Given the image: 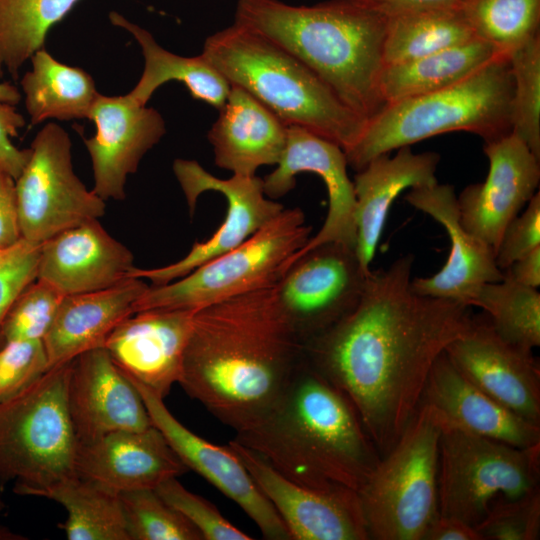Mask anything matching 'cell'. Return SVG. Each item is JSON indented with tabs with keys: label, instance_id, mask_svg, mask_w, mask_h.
I'll use <instances>...</instances> for the list:
<instances>
[{
	"label": "cell",
	"instance_id": "cell-1",
	"mask_svg": "<svg viewBox=\"0 0 540 540\" xmlns=\"http://www.w3.org/2000/svg\"><path fill=\"white\" fill-rule=\"evenodd\" d=\"M414 256L369 272L358 305L303 346L306 360L357 411L380 456L417 412L428 375L468 328V306L410 288Z\"/></svg>",
	"mask_w": 540,
	"mask_h": 540
},
{
	"label": "cell",
	"instance_id": "cell-2",
	"mask_svg": "<svg viewBox=\"0 0 540 540\" xmlns=\"http://www.w3.org/2000/svg\"><path fill=\"white\" fill-rule=\"evenodd\" d=\"M302 357L272 286L196 311L178 384L237 433L273 404Z\"/></svg>",
	"mask_w": 540,
	"mask_h": 540
},
{
	"label": "cell",
	"instance_id": "cell-3",
	"mask_svg": "<svg viewBox=\"0 0 540 540\" xmlns=\"http://www.w3.org/2000/svg\"><path fill=\"white\" fill-rule=\"evenodd\" d=\"M287 479L358 489L380 460L349 399L304 357L273 404L233 439Z\"/></svg>",
	"mask_w": 540,
	"mask_h": 540
},
{
	"label": "cell",
	"instance_id": "cell-4",
	"mask_svg": "<svg viewBox=\"0 0 540 540\" xmlns=\"http://www.w3.org/2000/svg\"><path fill=\"white\" fill-rule=\"evenodd\" d=\"M386 21L355 0H238L234 22L294 55L368 121L386 105L380 89Z\"/></svg>",
	"mask_w": 540,
	"mask_h": 540
},
{
	"label": "cell",
	"instance_id": "cell-5",
	"mask_svg": "<svg viewBox=\"0 0 540 540\" xmlns=\"http://www.w3.org/2000/svg\"><path fill=\"white\" fill-rule=\"evenodd\" d=\"M230 83L285 125L303 127L344 151L367 120L347 107L303 62L262 34L234 22L206 38L201 53Z\"/></svg>",
	"mask_w": 540,
	"mask_h": 540
},
{
	"label": "cell",
	"instance_id": "cell-6",
	"mask_svg": "<svg viewBox=\"0 0 540 540\" xmlns=\"http://www.w3.org/2000/svg\"><path fill=\"white\" fill-rule=\"evenodd\" d=\"M512 93L504 55L449 87L388 103L344 151L348 166L359 171L377 156L449 132L472 133L485 143L500 139L511 132Z\"/></svg>",
	"mask_w": 540,
	"mask_h": 540
},
{
	"label": "cell",
	"instance_id": "cell-7",
	"mask_svg": "<svg viewBox=\"0 0 540 540\" xmlns=\"http://www.w3.org/2000/svg\"><path fill=\"white\" fill-rule=\"evenodd\" d=\"M71 361L0 400V487L13 482L16 494L36 496L76 476L78 442L66 402Z\"/></svg>",
	"mask_w": 540,
	"mask_h": 540
},
{
	"label": "cell",
	"instance_id": "cell-8",
	"mask_svg": "<svg viewBox=\"0 0 540 540\" xmlns=\"http://www.w3.org/2000/svg\"><path fill=\"white\" fill-rule=\"evenodd\" d=\"M441 432L433 408L421 403L401 436L358 489L369 539L423 540L439 516Z\"/></svg>",
	"mask_w": 540,
	"mask_h": 540
},
{
	"label": "cell",
	"instance_id": "cell-9",
	"mask_svg": "<svg viewBox=\"0 0 540 540\" xmlns=\"http://www.w3.org/2000/svg\"><path fill=\"white\" fill-rule=\"evenodd\" d=\"M304 212L284 208L243 243L184 277L149 286L134 305L147 309L198 310L246 292L275 286L289 259L310 239Z\"/></svg>",
	"mask_w": 540,
	"mask_h": 540
},
{
	"label": "cell",
	"instance_id": "cell-10",
	"mask_svg": "<svg viewBox=\"0 0 540 540\" xmlns=\"http://www.w3.org/2000/svg\"><path fill=\"white\" fill-rule=\"evenodd\" d=\"M441 427L439 515L476 527L496 499H514L540 490V444L520 448L454 427Z\"/></svg>",
	"mask_w": 540,
	"mask_h": 540
},
{
	"label": "cell",
	"instance_id": "cell-11",
	"mask_svg": "<svg viewBox=\"0 0 540 540\" xmlns=\"http://www.w3.org/2000/svg\"><path fill=\"white\" fill-rule=\"evenodd\" d=\"M30 149L29 160L15 180L22 238L43 243L105 214V201L74 172L72 143L64 128L46 124Z\"/></svg>",
	"mask_w": 540,
	"mask_h": 540
},
{
	"label": "cell",
	"instance_id": "cell-12",
	"mask_svg": "<svg viewBox=\"0 0 540 540\" xmlns=\"http://www.w3.org/2000/svg\"><path fill=\"white\" fill-rule=\"evenodd\" d=\"M369 272L355 248L339 242L313 247L288 266L275 293L303 346L354 310Z\"/></svg>",
	"mask_w": 540,
	"mask_h": 540
},
{
	"label": "cell",
	"instance_id": "cell-13",
	"mask_svg": "<svg viewBox=\"0 0 540 540\" xmlns=\"http://www.w3.org/2000/svg\"><path fill=\"white\" fill-rule=\"evenodd\" d=\"M174 175L184 193L190 215L198 197L207 191L221 193L227 201L224 222L206 241L195 242L180 260L154 269L135 267L129 277L148 279L160 286L184 277L204 263L243 243L261 227L275 218L285 207L266 196L263 179L256 175L233 174L220 179L206 171L197 161L176 159Z\"/></svg>",
	"mask_w": 540,
	"mask_h": 540
},
{
	"label": "cell",
	"instance_id": "cell-14",
	"mask_svg": "<svg viewBox=\"0 0 540 540\" xmlns=\"http://www.w3.org/2000/svg\"><path fill=\"white\" fill-rule=\"evenodd\" d=\"M228 446L274 507L291 540H369L356 491L297 484L235 440Z\"/></svg>",
	"mask_w": 540,
	"mask_h": 540
},
{
	"label": "cell",
	"instance_id": "cell-15",
	"mask_svg": "<svg viewBox=\"0 0 540 540\" xmlns=\"http://www.w3.org/2000/svg\"><path fill=\"white\" fill-rule=\"evenodd\" d=\"M445 353L454 367L495 401L540 424V368L533 351L504 340L487 315H472Z\"/></svg>",
	"mask_w": 540,
	"mask_h": 540
},
{
	"label": "cell",
	"instance_id": "cell-16",
	"mask_svg": "<svg viewBox=\"0 0 540 540\" xmlns=\"http://www.w3.org/2000/svg\"><path fill=\"white\" fill-rule=\"evenodd\" d=\"M129 379L140 393L152 425L188 470L195 471L238 505L264 538L291 540L284 522L228 445H215L189 430L170 412L163 398Z\"/></svg>",
	"mask_w": 540,
	"mask_h": 540
},
{
	"label": "cell",
	"instance_id": "cell-17",
	"mask_svg": "<svg viewBox=\"0 0 540 540\" xmlns=\"http://www.w3.org/2000/svg\"><path fill=\"white\" fill-rule=\"evenodd\" d=\"M344 150L337 144L297 125L287 126L284 152L277 167L263 178L264 192L270 199L281 198L295 187L299 173L310 172L324 182L328 193V212L319 232L288 261L327 242L356 247V200L353 182L347 173Z\"/></svg>",
	"mask_w": 540,
	"mask_h": 540
},
{
	"label": "cell",
	"instance_id": "cell-18",
	"mask_svg": "<svg viewBox=\"0 0 540 540\" xmlns=\"http://www.w3.org/2000/svg\"><path fill=\"white\" fill-rule=\"evenodd\" d=\"M489 171L465 187L457 202L463 227L496 253L507 225L536 194L540 159L515 134L484 144Z\"/></svg>",
	"mask_w": 540,
	"mask_h": 540
},
{
	"label": "cell",
	"instance_id": "cell-19",
	"mask_svg": "<svg viewBox=\"0 0 540 540\" xmlns=\"http://www.w3.org/2000/svg\"><path fill=\"white\" fill-rule=\"evenodd\" d=\"M94 136L83 140L89 153L94 193L102 200H124L127 177L137 171L145 154L165 135L166 124L154 108L127 93L99 94L89 115Z\"/></svg>",
	"mask_w": 540,
	"mask_h": 540
},
{
	"label": "cell",
	"instance_id": "cell-20",
	"mask_svg": "<svg viewBox=\"0 0 540 540\" xmlns=\"http://www.w3.org/2000/svg\"><path fill=\"white\" fill-rule=\"evenodd\" d=\"M66 402L78 443L152 426L140 393L105 347L83 352L71 361Z\"/></svg>",
	"mask_w": 540,
	"mask_h": 540
},
{
	"label": "cell",
	"instance_id": "cell-21",
	"mask_svg": "<svg viewBox=\"0 0 540 540\" xmlns=\"http://www.w3.org/2000/svg\"><path fill=\"white\" fill-rule=\"evenodd\" d=\"M197 310L147 309L122 320L104 347L116 366L161 398L179 383Z\"/></svg>",
	"mask_w": 540,
	"mask_h": 540
},
{
	"label": "cell",
	"instance_id": "cell-22",
	"mask_svg": "<svg viewBox=\"0 0 540 540\" xmlns=\"http://www.w3.org/2000/svg\"><path fill=\"white\" fill-rule=\"evenodd\" d=\"M405 200L441 224L451 242L450 254L439 272L410 281L414 293L470 307L482 285L502 280L503 271L496 264L493 248L461 224L453 186L437 181L412 188Z\"/></svg>",
	"mask_w": 540,
	"mask_h": 540
},
{
	"label": "cell",
	"instance_id": "cell-23",
	"mask_svg": "<svg viewBox=\"0 0 540 540\" xmlns=\"http://www.w3.org/2000/svg\"><path fill=\"white\" fill-rule=\"evenodd\" d=\"M188 468L153 425L143 430H121L78 443L76 475L118 494L155 489Z\"/></svg>",
	"mask_w": 540,
	"mask_h": 540
},
{
	"label": "cell",
	"instance_id": "cell-24",
	"mask_svg": "<svg viewBox=\"0 0 540 540\" xmlns=\"http://www.w3.org/2000/svg\"><path fill=\"white\" fill-rule=\"evenodd\" d=\"M134 268L132 252L94 219L41 243L37 279L66 296L117 285Z\"/></svg>",
	"mask_w": 540,
	"mask_h": 540
},
{
	"label": "cell",
	"instance_id": "cell-25",
	"mask_svg": "<svg viewBox=\"0 0 540 540\" xmlns=\"http://www.w3.org/2000/svg\"><path fill=\"white\" fill-rule=\"evenodd\" d=\"M421 403L433 408L441 426L520 448L540 444V424L522 418L473 385L445 351L431 368Z\"/></svg>",
	"mask_w": 540,
	"mask_h": 540
},
{
	"label": "cell",
	"instance_id": "cell-26",
	"mask_svg": "<svg viewBox=\"0 0 540 540\" xmlns=\"http://www.w3.org/2000/svg\"><path fill=\"white\" fill-rule=\"evenodd\" d=\"M440 161L436 152L414 153L410 146L397 149L394 156L382 154L357 171L353 186L356 200V253L365 271L370 264L385 227L389 209L408 188L437 182Z\"/></svg>",
	"mask_w": 540,
	"mask_h": 540
},
{
	"label": "cell",
	"instance_id": "cell-27",
	"mask_svg": "<svg viewBox=\"0 0 540 540\" xmlns=\"http://www.w3.org/2000/svg\"><path fill=\"white\" fill-rule=\"evenodd\" d=\"M208 131L215 164L233 174L251 176L277 165L287 139L285 125L245 89L231 85L227 100Z\"/></svg>",
	"mask_w": 540,
	"mask_h": 540
},
{
	"label": "cell",
	"instance_id": "cell-28",
	"mask_svg": "<svg viewBox=\"0 0 540 540\" xmlns=\"http://www.w3.org/2000/svg\"><path fill=\"white\" fill-rule=\"evenodd\" d=\"M148 287L143 279L129 277L103 290L64 296L42 340L49 368L104 347L113 329L134 313Z\"/></svg>",
	"mask_w": 540,
	"mask_h": 540
},
{
	"label": "cell",
	"instance_id": "cell-29",
	"mask_svg": "<svg viewBox=\"0 0 540 540\" xmlns=\"http://www.w3.org/2000/svg\"><path fill=\"white\" fill-rule=\"evenodd\" d=\"M110 22L129 32L139 45L144 69L135 87L128 93L142 105H147L154 92L169 81H179L192 98L221 109L231 85L202 55L185 57L161 47L153 35L143 27L129 21L118 12L109 13Z\"/></svg>",
	"mask_w": 540,
	"mask_h": 540
},
{
	"label": "cell",
	"instance_id": "cell-30",
	"mask_svg": "<svg viewBox=\"0 0 540 540\" xmlns=\"http://www.w3.org/2000/svg\"><path fill=\"white\" fill-rule=\"evenodd\" d=\"M20 85L31 126L48 119H89L100 94L91 75L55 59L45 47L31 57Z\"/></svg>",
	"mask_w": 540,
	"mask_h": 540
},
{
	"label": "cell",
	"instance_id": "cell-31",
	"mask_svg": "<svg viewBox=\"0 0 540 540\" xmlns=\"http://www.w3.org/2000/svg\"><path fill=\"white\" fill-rule=\"evenodd\" d=\"M504 55L475 38L412 61L387 65L381 74V94L388 104L435 92L464 80Z\"/></svg>",
	"mask_w": 540,
	"mask_h": 540
},
{
	"label": "cell",
	"instance_id": "cell-32",
	"mask_svg": "<svg viewBox=\"0 0 540 540\" xmlns=\"http://www.w3.org/2000/svg\"><path fill=\"white\" fill-rule=\"evenodd\" d=\"M475 38L459 5L391 15L386 21L384 66L412 61Z\"/></svg>",
	"mask_w": 540,
	"mask_h": 540
},
{
	"label": "cell",
	"instance_id": "cell-33",
	"mask_svg": "<svg viewBox=\"0 0 540 540\" xmlns=\"http://www.w3.org/2000/svg\"><path fill=\"white\" fill-rule=\"evenodd\" d=\"M62 505L60 525L69 540H130L120 494L93 481L72 476L36 494Z\"/></svg>",
	"mask_w": 540,
	"mask_h": 540
},
{
	"label": "cell",
	"instance_id": "cell-34",
	"mask_svg": "<svg viewBox=\"0 0 540 540\" xmlns=\"http://www.w3.org/2000/svg\"><path fill=\"white\" fill-rule=\"evenodd\" d=\"M80 0H0V78L17 80L27 60L45 47L49 30Z\"/></svg>",
	"mask_w": 540,
	"mask_h": 540
},
{
	"label": "cell",
	"instance_id": "cell-35",
	"mask_svg": "<svg viewBox=\"0 0 540 540\" xmlns=\"http://www.w3.org/2000/svg\"><path fill=\"white\" fill-rule=\"evenodd\" d=\"M472 306L487 315L507 342L533 351L540 345V293L505 276L480 287Z\"/></svg>",
	"mask_w": 540,
	"mask_h": 540
},
{
	"label": "cell",
	"instance_id": "cell-36",
	"mask_svg": "<svg viewBox=\"0 0 540 540\" xmlns=\"http://www.w3.org/2000/svg\"><path fill=\"white\" fill-rule=\"evenodd\" d=\"M459 7L475 37L507 56L540 35V0H463Z\"/></svg>",
	"mask_w": 540,
	"mask_h": 540
},
{
	"label": "cell",
	"instance_id": "cell-37",
	"mask_svg": "<svg viewBox=\"0 0 540 540\" xmlns=\"http://www.w3.org/2000/svg\"><path fill=\"white\" fill-rule=\"evenodd\" d=\"M508 58L513 79L511 132L540 159V35Z\"/></svg>",
	"mask_w": 540,
	"mask_h": 540
},
{
	"label": "cell",
	"instance_id": "cell-38",
	"mask_svg": "<svg viewBox=\"0 0 540 540\" xmlns=\"http://www.w3.org/2000/svg\"><path fill=\"white\" fill-rule=\"evenodd\" d=\"M130 540H203L200 532L155 491L120 494Z\"/></svg>",
	"mask_w": 540,
	"mask_h": 540
},
{
	"label": "cell",
	"instance_id": "cell-39",
	"mask_svg": "<svg viewBox=\"0 0 540 540\" xmlns=\"http://www.w3.org/2000/svg\"><path fill=\"white\" fill-rule=\"evenodd\" d=\"M65 295L36 279L16 299L3 326V345L18 340H43Z\"/></svg>",
	"mask_w": 540,
	"mask_h": 540
},
{
	"label": "cell",
	"instance_id": "cell-40",
	"mask_svg": "<svg viewBox=\"0 0 540 540\" xmlns=\"http://www.w3.org/2000/svg\"><path fill=\"white\" fill-rule=\"evenodd\" d=\"M482 540H537L540 537V490L500 497L475 527Z\"/></svg>",
	"mask_w": 540,
	"mask_h": 540
},
{
	"label": "cell",
	"instance_id": "cell-41",
	"mask_svg": "<svg viewBox=\"0 0 540 540\" xmlns=\"http://www.w3.org/2000/svg\"><path fill=\"white\" fill-rule=\"evenodd\" d=\"M155 491L200 532L203 540L253 539L228 521L214 504L186 489L177 477L164 480Z\"/></svg>",
	"mask_w": 540,
	"mask_h": 540
},
{
	"label": "cell",
	"instance_id": "cell-42",
	"mask_svg": "<svg viewBox=\"0 0 540 540\" xmlns=\"http://www.w3.org/2000/svg\"><path fill=\"white\" fill-rule=\"evenodd\" d=\"M41 243L21 238L0 252V349L4 320L19 295L37 279Z\"/></svg>",
	"mask_w": 540,
	"mask_h": 540
},
{
	"label": "cell",
	"instance_id": "cell-43",
	"mask_svg": "<svg viewBox=\"0 0 540 540\" xmlns=\"http://www.w3.org/2000/svg\"><path fill=\"white\" fill-rule=\"evenodd\" d=\"M49 369L41 340L7 342L0 349V400L20 391Z\"/></svg>",
	"mask_w": 540,
	"mask_h": 540
},
{
	"label": "cell",
	"instance_id": "cell-44",
	"mask_svg": "<svg viewBox=\"0 0 540 540\" xmlns=\"http://www.w3.org/2000/svg\"><path fill=\"white\" fill-rule=\"evenodd\" d=\"M506 227L495 253L496 264L506 270L516 260L540 247V193Z\"/></svg>",
	"mask_w": 540,
	"mask_h": 540
},
{
	"label": "cell",
	"instance_id": "cell-45",
	"mask_svg": "<svg viewBox=\"0 0 540 540\" xmlns=\"http://www.w3.org/2000/svg\"><path fill=\"white\" fill-rule=\"evenodd\" d=\"M26 121L15 105L0 102V168L16 180L31 155V149H19L10 140Z\"/></svg>",
	"mask_w": 540,
	"mask_h": 540
},
{
	"label": "cell",
	"instance_id": "cell-46",
	"mask_svg": "<svg viewBox=\"0 0 540 540\" xmlns=\"http://www.w3.org/2000/svg\"><path fill=\"white\" fill-rule=\"evenodd\" d=\"M21 238L15 180L0 168V248Z\"/></svg>",
	"mask_w": 540,
	"mask_h": 540
},
{
	"label": "cell",
	"instance_id": "cell-47",
	"mask_svg": "<svg viewBox=\"0 0 540 540\" xmlns=\"http://www.w3.org/2000/svg\"><path fill=\"white\" fill-rule=\"evenodd\" d=\"M423 540H482L476 528L449 516L439 515L428 527Z\"/></svg>",
	"mask_w": 540,
	"mask_h": 540
},
{
	"label": "cell",
	"instance_id": "cell-48",
	"mask_svg": "<svg viewBox=\"0 0 540 540\" xmlns=\"http://www.w3.org/2000/svg\"><path fill=\"white\" fill-rule=\"evenodd\" d=\"M386 17L402 12L459 5L463 0H355Z\"/></svg>",
	"mask_w": 540,
	"mask_h": 540
},
{
	"label": "cell",
	"instance_id": "cell-49",
	"mask_svg": "<svg viewBox=\"0 0 540 540\" xmlns=\"http://www.w3.org/2000/svg\"><path fill=\"white\" fill-rule=\"evenodd\" d=\"M503 274L522 285L537 289L540 286V247L516 260Z\"/></svg>",
	"mask_w": 540,
	"mask_h": 540
},
{
	"label": "cell",
	"instance_id": "cell-50",
	"mask_svg": "<svg viewBox=\"0 0 540 540\" xmlns=\"http://www.w3.org/2000/svg\"><path fill=\"white\" fill-rule=\"evenodd\" d=\"M22 99L19 89L9 82L0 83V102L17 105Z\"/></svg>",
	"mask_w": 540,
	"mask_h": 540
},
{
	"label": "cell",
	"instance_id": "cell-51",
	"mask_svg": "<svg viewBox=\"0 0 540 540\" xmlns=\"http://www.w3.org/2000/svg\"><path fill=\"white\" fill-rule=\"evenodd\" d=\"M3 508V503L0 502V511ZM26 539V537L21 536L20 534H17L7 527L0 525V540H23Z\"/></svg>",
	"mask_w": 540,
	"mask_h": 540
},
{
	"label": "cell",
	"instance_id": "cell-52",
	"mask_svg": "<svg viewBox=\"0 0 540 540\" xmlns=\"http://www.w3.org/2000/svg\"><path fill=\"white\" fill-rule=\"evenodd\" d=\"M3 249L0 248V252L2 251Z\"/></svg>",
	"mask_w": 540,
	"mask_h": 540
}]
</instances>
